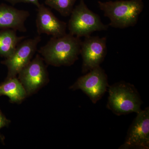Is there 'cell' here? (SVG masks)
Listing matches in <instances>:
<instances>
[{"label":"cell","instance_id":"obj_9","mask_svg":"<svg viewBox=\"0 0 149 149\" xmlns=\"http://www.w3.org/2000/svg\"><path fill=\"white\" fill-rule=\"evenodd\" d=\"M41 41V36L39 35L22 41L18 44L12 54L3 62L8 69L7 78L16 77L22 70L31 61L37 50V45Z\"/></svg>","mask_w":149,"mask_h":149},{"label":"cell","instance_id":"obj_14","mask_svg":"<svg viewBox=\"0 0 149 149\" xmlns=\"http://www.w3.org/2000/svg\"><path fill=\"white\" fill-rule=\"evenodd\" d=\"M77 0H45L47 6L54 9L62 16L70 15Z\"/></svg>","mask_w":149,"mask_h":149},{"label":"cell","instance_id":"obj_15","mask_svg":"<svg viewBox=\"0 0 149 149\" xmlns=\"http://www.w3.org/2000/svg\"><path fill=\"white\" fill-rule=\"evenodd\" d=\"M10 3L12 5H15L16 4L19 3H30L33 4L34 5L36 6L37 7L40 6V4L39 3V0H4Z\"/></svg>","mask_w":149,"mask_h":149},{"label":"cell","instance_id":"obj_16","mask_svg":"<svg viewBox=\"0 0 149 149\" xmlns=\"http://www.w3.org/2000/svg\"><path fill=\"white\" fill-rule=\"evenodd\" d=\"M10 120L6 118L0 111V129L9 124Z\"/></svg>","mask_w":149,"mask_h":149},{"label":"cell","instance_id":"obj_17","mask_svg":"<svg viewBox=\"0 0 149 149\" xmlns=\"http://www.w3.org/2000/svg\"><path fill=\"white\" fill-rule=\"evenodd\" d=\"M108 1H109V0H108Z\"/></svg>","mask_w":149,"mask_h":149},{"label":"cell","instance_id":"obj_2","mask_svg":"<svg viewBox=\"0 0 149 149\" xmlns=\"http://www.w3.org/2000/svg\"><path fill=\"white\" fill-rule=\"evenodd\" d=\"M98 4L109 19V26L121 29L135 26L144 8L143 0L99 1Z\"/></svg>","mask_w":149,"mask_h":149},{"label":"cell","instance_id":"obj_6","mask_svg":"<svg viewBox=\"0 0 149 149\" xmlns=\"http://www.w3.org/2000/svg\"><path fill=\"white\" fill-rule=\"evenodd\" d=\"M44 59L39 54L18 73L19 80L27 96L37 92L49 81V75Z\"/></svg>","mask_w":149,"mask_h":149},{"label":"cell","instance_id":"obj_12","mask_svg":"<svg viewBox=\"0 0 149 149\" xmlns=\"http://www.w3.org/2000/svg\"><path fill=\"white\" fill-rule=\"evenodd\" d=\"M0 95L8 97L13 103L20 104L27 97L23 85L16 77L7 78L0 84Z\"/></svg>","mask_w":149,"mask_h":149},{"label":"cell","instance_id":"obj_1","mask_svg":"<svg viewBox=\"0 0 149 149\" xmlns=\"http://www.w3.org/2000/svg\"><path fill=\"white\" fill-rule=\"evenodd\" d=\"M82 40L66 34L60 37H52L38 52L47 64L56 67L70 66L78 59Z\"/></svg>","mask_w":149,"mask_h":149},{"label":"cell","instance_id":"obj_8","mask_svg":"<svg viewBox=\"0 0 149 149\" xmlns=\"http://www.w3.org/2000/svg\"><path fill=\"white\" fill-rule=\"evenodd\" d=\"M149 148V108L137 113L119 149Z\"/></svg>","mask_w":149,"mask_h":149},{"label":"cell","instance_id":"obj_10","mask_svg":"<svg viewBox=\"0 0 149 149\" xmlns=\"http://www.w3.org/2000/svg\"><path fill=\"white\" fill-rule=\"evenodd\" d=\"M37 11L36 23L38 35L60 37L66 34V23L56 17L49 9L40 4Z\"/></svg>","mask_w":149,"mask_h":149},{"label":"cell","instance_id":"obj_7","mask_svg":"<svg viewBox=\"0 0 149 149\" xmlns=\"http://www.w3.org/2000/svg\"><path fill=\"white\" fill-rule=\"evenodd\" d=\"M106 37L88 36L82 41L80 54L83 58L82 71L85 74L100 66L107 54Z\"/></svg>","mask_w":149,"mask_h":149},{"label":"cell","instance_id":"obj_13","mask_svg":"<svg viewBox=\"0 0 149 149\" xmlns=\"http://www.w3.org/2000/svg\"><path fill=\"white\" fill-rule=\"evenodd\" d=\"M25 38L24 36L19 37L14 29H2L0 31V56L6 58L10 56L17 46Z\"/></svg>","mask_w":149,"mask_h":149},{"label":"cell","instance_id":"obj_3","mask_svg":"<svg viewBox=\"0 0 149 149\" xmlns=\"http://www.w3.org/2000/svg\"><path fill=\"white\" fill-rule=\"evenodd\" d=\"M107 107L117 116L132 113H138L142 110L143 102L135 86L120 81L109 86Z\"/></svg>","mask_w":149,"mask_h":149},{"label":"cell","instance_id":"obj_5","mask_svg":"<svg viewBox=\"0 0 149 149\" xmlns=\"http://www.w3.org/2000/svg\"><path fill=\"white\" fill-rule=\"evenodd\" d=\"M109 87L107 75L99 66L79 77L70 88L73 91L81 90L93 103L96 104L102 99Z\"/></svg>","mask_w":149,"mask_h":149},{"label":"cell","instance_id":"obj_4","mask_svg":"<svg viewBox=\"0 0 149 149\" xmlns=\"http://www.w3.org/2000/svg\"><path fill=\"white\" fill-rule=\"evenodd\" d=\"M70 15L67 25L69 33L79 38L91 36L96 31H107L109 27L103 23L98 15L88 8L84 0H80Z\"/></svg>","mask_w":149,"mask_h":149},{"label":"cell","instance_id":"obj_11","mask_svg":"<svg viewBox=\"0 0 149 149\" xmlns=\"http://www.w3.org/2000/svg\"><path fill=\"white\" fill-rule=\"evenodd\" d=\"M29 15L28 11L17 9L11 6L2 4L0 5V29L26 32L25 22Z\"/></svg>","mask_w":149,"mask_h":149}]
</instances>
